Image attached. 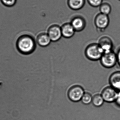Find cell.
<instances>
[{
	"label": "cell",
	"mask_w": 120,
	"mask_h": 120,
	"mask_svg": "<svg viewBox=\"0 0 120 120\" xmlns=\"http://www.w3.org/2000/svg\"><path fill=\"white\" fill-rule=\"evenodd\" d=\"M16 44L18 50L24 55H28L33 53L36 46L34 39L31 36L26 34L18 37Z\"/></svg>",
	"instance_id": "obj_1"
},
{
	"label": "cell",
	"mask_w": 120,
	"mask_h": 120,
	"mask_svg": "<svg viewBox=\"0 0 120 120\" xmlns=\"http://www.w3.org/2000/svg\"><path fill=\"white\" fill-rule=\"evenodd\" d=\"M103 51L98 43H93L86 48L85 55L87 58L92 61L100 60L103 54Z\"/></svg>",
	"instance_id": "obj_2"
},
{
	"label": "cell",
	"mask_w": 120,
	"mask_h": 120,
	"mask_svg": "<svg viewBox=\"0 0 120 120\" xmlns=\"http://www.w3.org/2000/svg\"><path fill=\"white\" fill-rule=\"evenodd\" d=\"M101 65L106 68L114 67L117 63L116 54L113 50L104 52L100 59Z\"/></svg>",
	"instance_id": "obj_3"
},
{
	"label": "cell",
	"mask_w": 120,
	"mask_h": 120,
	"mask_svg": "<svg viewBox=\"0 0 120 120\" xmlns=\"http://www.w3.org/2000/svg\"><path fill=\"white\" fill-rule=\"evenodd\" d=\"M84 93L82 87L75 85L70 88L68 92V96L69 99L72 101L78 102L81 100Z\"/></svg>",
	"instance_id": "obj_4"
},
{
	"label": "cell",
	"mask_w": 120,
	"mask_h": 120,
	"mask_svg": "<svg viewBox=\"0 0 120 120\" xmlns=\"http://www.w3.org/2000/svg\"><path fill=\"white\" fill-rule=\"evenodd\" d=\"M118 93V91L110 86L103 89L101 95L105 102L112 103L115 101Z\"/></svg>",
	"instance_id": "obj_5"
},
{
	"label": "cell",
	"mask_w": 120,
	"mask_h": 120,
	"mask_svg": "<svg viewBox=\"0 0 120 120\" xmlns=\"http://www.w3.org/2000/svg\"><path fill=\"white\" fill-rule=\"evenodd\" d=\"M110 18L108 15L102 13L98 14L94 19V24L100 31H103L109 25Z\"/></svg>",
	"instance_id": "obj_6"
},
{
	"label": "cell",
	"mask_w": 120,
	"mask_h": 120,
	"mask_svg": "<svg viewBox=\"0 0 120 120\" xmlns=\"http://www.w3.org/2000/svg\"><path fill=\"white\" fill-rule=\"evenodd\" d=\"M48 34L51 41L57 42L59 41L62 36L61 28L58 25H53L49 28Z\"/></svg>",
	"instance_id": "obj_7"
},
{
	"label": "cell",
	"mask_w": 120,
	"mask_h": 120,
	"mask_svg": "<svg viewBox=\"0 0 120 120\" xmlns=\"http://www.w3.org/2000/svg\"><path fill=\"white\" fill-rule=\"evenodd\" d=\"M98 44L104 53L112 50L113 43L109 37L104 36L101 37L99 40Z\"/></svg>",
	"instance_id": "obj_8"
},
{
	"label": "cell",
	"mask_w": 120,
	"mask_h": 120,
	"mask_svg": "<svg viewBox=\"0 0 120 120\" xmlns=\"http://www.w3.org/2000/svg\"><path fill=\"white\" fill-rule=\"evenodd\" d=\"M70 23L75 31L78 32L83 30L86 24L85 19L82 17L79 16L74 17Z\"/></svg>",
	"instance_id": "obj_9"
},
{
	"label": "cell",
	"mask_w": 120,
	"mask_h": 120,
	"mask_svg": "<svg viewBox=\"0 0 120 120\" xmlns=\"http://www.w3.org/2000/svg\"><path fill=\"white\" fill-rule=\"evenodd\" d=\"M109 82L111 86L117 91H120V71L113 73L110 76Z\"/></svg>",
	"instance_id": "obj_10"
},
{
	"label": "cell",
	"mask_w": 120,
	"mask_h": 120,
	"mask_svg": "<svg viewBox=\"0 0 120 120\" xmlns=\"http://www.w3.org/2000/svg\"><path fill=\"white\" fill-rule=\"evenodd\" d=\"M61 28L62 36L65 38H71L75 31L71 23H65L61 27Z\"/></svg>",
	"instance_id": "obj_11"
},
{
	"label": "cell",
	"mask_w": 120,
	"mask_h": 120,
	"mask_svg": "<svg viewBox=\"0 0 120 120\" xmlns=\"http://www.w3.org/2000/svg\"><path fill=\"white\" fill-rule=\"evenodd\" d=\"M37 42L38 44L42 47H45L49 45L51 41L48 34L41 33L37 37Z\"/></svg>",
	"instance_id": "obj_12"
},
{
	"label": "cell",
	"mask_w": 120,
	"mask_h": 120,
	"mask_svg": "<svg viewBox=\"0 0 120 120\" xmlns=\"http://www.w3.org/2000/svg\"><path fill=\"white\" fill-rule=\"evenodd\" d=\"M85 0H68V4L70 8L74 10H80L84 6Z\"/></svg>",
	"instance_id": "obj_13"
},
{
	"label": "cell",
	"mask_w": 120,
	"mask_h": 120,
	"mask_svg": "<svg viewBox=\"0 0 120 120\" xmlns=\"http://www.w3.org/2000/svg\"><path fill=\"white\" fill-rule=\"evenodd\" d=\"M99 10L101 13L108 15L111 12L112 8L108 3H103L99 6Z\"/></svg>",
	"instance_id": "obj_14"
},
{
	"label": "cell",
	"mask_w": 120,
	"mask_h": 120,
	"mask_svg": "<svg viewBox=\"0 0 120 120\" xmlns=\"http://www.w3.org/2000/svg\"><path fill=\"white\" fill-rule=\"evenodd\" d=\"M104 101L101 94H96L93 97L92 102L94 106L100 107L103 104Z\"/></svg>",
	"instance_id": "obj_15"
},
{
	"label": "cell",
	"mask_w": 120,
	"mask_h": 120,
	"mask_svg": "<svg viewBox=\"0 0 120 120\" xmlns=\"http://www.w3.org/2000/svg\"><path fill=\"white\" fill-rule=\"evenodd\" d=\"M92 98L93 97L91 94L86 92L84 94L81 101L84 104L88 105L92 101Z\"/></svg>",
	"instance_id": "obj_16"
},
{
	"label": "cell",
	"mask_w": 120,
	"mask_h": 120,
	"mask_svg": "<svg viewBox=\"0 0 120 120\" xmlns=\"http://www.w3.org/2000/svg\"><path fill=\"white\" fill-rule=\"evenodd\" d=\"M87 1L92 7H98L103 3V0H87Z\"/></svg>",
	"instance_id": "obj_17"
},
{
	"label": "cell",
	"mask_w": 120,
	"mask_h": 120,
	"mask_svg": "<svg viewBox=\"0 0 120 120\" xmlns=\"http://www.w3.org/2000/svg\"><path fill=\"white\" fill-rule=\"evenodd\" d=\"M1 3L7 7H12L16 3L17 0H0Z\"/></svg>",
	"instance_id": "obj_18"
},
{
	"label": "cell",
	"mask_w": 120,
	"mask_h": 120,
	"mask_svg": "<svg viewBox=\"0 0 120 120\" xmlns=\"http://www.w3.org/2000/svg\"><path fill=\"white\" fill-rule=\"evenodd\" d=\"M115 103L118 106L120 107V91L118 92L117 96Z\"/></svg>",
	"instance_id": "obj_19"
},
{
	"label": "cell",
	"mask_w": 120,
	"mask_h": 120,
	"mask_svg": "<svg viewBox=\"0 0 120 120\" xmlns=\"http://www.w3.org/2000/svg\"><path fill=\"white\" fill-rule=\"evenodd\" d=\"M116 55H117V63L120 67V48L118 50L117 52L116 53Z\"/></svg>",
	"instance_id": "obj_20"
},
{
	"label": "cell",
	"mask_w": 120,
	"mask_h": 120,
	"mask_svg": "<svg viewBox=\"0 0 120 120\" xmlns=\"http://www.w3.org/2000/svg\"></svg>",
	"instance_id": "obj_21"
}]
</instances>
